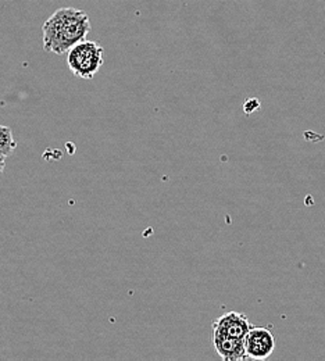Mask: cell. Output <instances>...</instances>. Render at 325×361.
<instances>
[{"label":"cell","mask_w":325,"mask_h":361,"mask_svg":"<svg viewBox=\"0 0 325 361\" xmlns=\"http://www.w3.org/2000/svg\"><path fill=\"white\" fill-rule=\"evenodd\" d=\"M17 147V142L13 136V131L10 127L0 126V154L8 157L14 153Z\"/></svg>","instance_id":"obj_6"},{"label":"cell","mask_w":325,"mask_h":361,"mask_svg":"<svg viewBox=\"0 0 325 361\" xmlns=\"http://www.w3.org/2000/svg\"><path fill=\"white\" fill-rule=\"evenodd\" d=\"M252 326L253 325L250 324L247 316L236 312L226 313L213 322V331L239 339H245Z\"/></svg>","instance_id":"obj_4"},{"label":"cell","mask_w":325,"mask_h":361,"mask_svg":"<svg viewBox=\"0 0 325 361\" xmlns=\"http://www.w3.org/2000/svg\"><path fill=\"white\" fill-rule=\"evenodd\" d=\"M4 166H6V156L0 154V176L3 174V170H4Z\"/></svg>","instance_id":"obj_7"},{"label":"cell","mask_w":325,"mask_h":361,"mask_svg":"<svg viewBox=\"0 0 325 361\" xmlns=\"http://www.w3.org/2000/svg\"><path fill=\"white\" fill-rule=\"evenodd\" d=\"M245 349L247 359H269L276 349V339L273 332L266 326H252L245 338Z\"/></svg>","instance_id":"obj_3"},{"label":"cell","mask_w":325,"mask_h":361,"mask_svg":"<svg viewBox=\"0 0 325 361\" xmlns=\"http://www.w3.org/2000/svg\"><path fill=\"white\" fill-rule=\"evenodd\" d=\"M213 343L217 355L226 361H239L247 359L245 339L233 338L221 332L213 331Z\"/></svg>","instance_id":"obj_5"},{"label":"cell","mask_w":325,"mask_h":361,"mask_svg":"<svg viewBox=\"0 0 325 361\" xmlns=\"http://www.w3.org/2000/svg\"><path fill=\"white\" fill-rule=\"evenodd\" d=\"M103 50V46L88 39L77 44L68 50V68L75 77L92 80L104 63Z\"/></svg>","instance_id":"obj_2"},{"label":"cell","mask_w":325,"mask_h":361,"mask_svg":"<svg viewBox=\"0 0 325 361\" xmlns=\"http://www.w3.org/2000/svg\"><path fill=\"white\" fill-rule=\"evenodd\" d=\"M91 32L90 16L75 7H61L42 24L44 49L64 54L71 47L85 41Z\"/></svg>","instance_id":"obj_1"}]
</instances>
